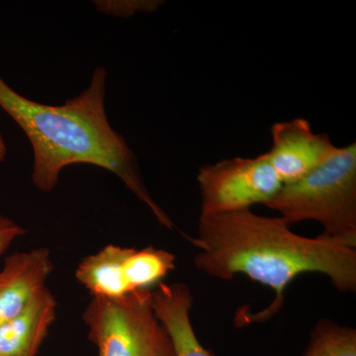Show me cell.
<instances>
[{
	"label": "cell",
	"instance_id": "obj_4",
	"mask_svg": "<svg viewBox=\"0 0 356 356\" xmlns=\"http://www.w3.org/2000/svg\"><path fill=\"white\" fill-rule=\"evenodd\" d=\"M152 289L121 298L93 297L83 315L98 356H177L172 339L156 317Z\"/></svg>",
	"mask_w": 356,
	"mask_h": 356
},
{
	"label": "cell",
	"instance_id": "obj_2",
	"mask_svg": "<svg viewBox=\"0 0 356 356\" xmlns=\"http://www.w3.org/2000/svg\"><path fill=\"white\" fill-rule=\"evenodd\" d=\"M106 86V70L96 67L83 92L65 104L54 106L24 97L0 76V107L30 140L32 181L39 191H54L60 172L67 166H99L114 173L161 226L172 229V219L143 181L135 154L110 124L105 104Z\"/></svg>",
	"mask_w": 356,
	"mask_h": 356
},
{
	"label": "cell",
	"instance_id": "obj_3",
	"mask_svg": "<svg viewBox=\"0 0 356 356\" xmlns=\"http://www.w3.org/2000/svg\"><path fill=\"white\" fill-rule=\"evenodd\" d=\"M266 207L290 226L317 222L325 235L356 248V143L339 147L306 177L283 185Z\"/></svg>",
	"mask_w": 356,
	"mask_h": 356
},
{
	"label": "cell",
	"instance_id": "obj_15",
	"mask_svg": "<svg viewBox=\"0 0 356 356\" xmlns=\"http://www.w3.org/2000/svg\"><path fill=\"white\" fill-rule=\"evenodd\" d=\"M7 154V147L6 142H4L3 137L0 134V163H3L6 161Z\"/></svg>",
	"mask_w": 356,
	"mask_h": 356
},
{
	"label": "cell",
	"instance_id": "obj_12",
	"mask_svg": "<svg viewBox=\"0 0 356 356\" xmlns=\"http://www.w3.org/2000/svg\"><path fill=\"white\" fill-rule=\"evenodd\" d=\"M302 356H356V330L322 318L312 330Z\"/></svg>",
	"mask_w": 356,
	"mask_h": 356
},
{
	"label": "cell",
	"instance_id": "obj_10",
	"mask_svg": "<svg viewBox=\"0 0 356 356\" xmlns=\"http://www.w3.org/2000/svg\"><path fill=\"white\" fill-rule=\"evenodd\" d=\"M135 248L108 245L97 254L84 257L77 267L76 280L92 297L121 298L131 293L124 266Z\"/></svg>",
	"mask_w": 356,
	"mask_h": 356
},
{
	"label": "cell",
	"instance_id": "obj_7",
	"mask_svg": "<svg viewBox=\"0 0 356 356\" xmlns=\"http://www.w3.org/2000/svg\"><path fill=\"white\" fill-rule=\"evenodd\" d=\"M53 270L48 248L14 252L6 257L0 271V325L19 315L46 289Z\"/></svg>",
	"mask_w": 356,
	"mask_h": 356
},
{
	"label": "cell",
	"instance_id": "obj_1",
	"mask_svg": "<svg viewBox=\"0 0 356 356\" xmlns=\"http://www.w3.org/2000/svg\"><path fill=\"white\" fill-rule=\"evenodd\" d=\"M186 238L198 250L194 264L199 270L226 281L241 274L274 291L273 303L250 316V322L277 314L287 287L303 274H323L339 291H356L355 248L324 233L298 235L281 217L250 209L200 215L197 235Z\"/></svg>",
	"mask_w": 356,
	"mask_h": 356
},
{
	"label": "cell",
	"instance_id": "obj_11",
	"mask_svg": "<svg viewBox=\"0 0 356 356\" xmlns=\"http://www.w3.org/2000/svg\"><path fill=\"white\" fill-rule=\"evenodd\" d=\"M175 267V255L165 250L149 247L134 250L124 266L131 291L152 289Z\"/></svg>",
	"mask_w": 356,
	"mask_h": 356
},
{
	"label": "cell",
	"instance_id": "obj_8",
	"mask_svg": "<svg viewBox=\"0 0 356 356\" xmlns=\"http://www.w3.org/2000/svg\"><path fill=\"white\" fill-rule=\"evenodd\" d=\"M194 297L185 283L161 282L152 292L156 317L172 339L177 356H214L199 341L191 318Z\"/></svg>",
	"mask_w": 356,
	"mask_h": 356
},
{
	"label": "cell",
	"instance_id": "obj_9",
	"mask_svg": "<svg viewBox=\"0 0 356 356\" xmlns=\"http://www.w3.org/2000/svg\"><path fill=\"white\" fill-rule=\"evenodd\" d=\"M48 288L11 320L0 325V356H36L57 315Z\"/></svg>",
	"mask_w": 356,
	"mask_h": 356
},
{
	"label": "cell",
	"instance_id": "obj_5",
	"mask_svg": "<svg viewBox=\"0 0 356 356\" xmlns=\"http://www.w3.org/2000/svg\"><path fill=\"white\" fill-rule=\"evenodd\" d=\"M201 215H218L266 206L282 188L264 154L202 166L198 172Z\"/></svg>",
	"mask_w": 356,
	"mask_h": 356
},
{
	"label": "cell",
	"instance_id": "obj_6",
	"mask_svg": "<svg viewBox=\"0 0 356 356\" xmlns=\"http://www.w3.org/2000/svg\"><path fill=\"white\" fill-rule=\"evenodd\" d=\"M270 132L273 144L264 156L283 185L306 177L339 149L327 134L314 132L306 119L278 122Z\"/></svg>",
	"mask_w": 356,
	"mask_h": 356
},
{
	"label": "cell",
	"instance_id": "obj_14",
	"mask_svg": "<svg viewBox=\"0 0 356 356\" xmlns=\"http://www.w3.org/2000/svg\"><path fill=\"white\" fill-rule=\"evenodd\" d=\"M25 233L22 227L0 213V255L10 247L16 238L25 235Z\"/></svg>",
	"mask_w": 356,
	"mask_h": 356
},
{
	"label": "cell",
	"instance_id": "obj_13",
	"mask_svg": "<svg viewBox=\"0 0 356 356\" xmlns=\"http://www.w3.org/2000/svg\"><path fill=\"white\" fill-rule=\"evenodd\" d=\"M98 13L109 14L117 17H132L136 13H153L158 10L163 1L159 0H114L95 1Z\"/></svg>",
	"mask_w": 356,
	"mask_h": 356
}]
</instances>
